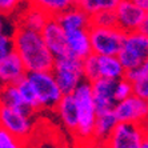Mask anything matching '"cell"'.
<instances>
[{
    "mask_svg": "<svg viewBox=\"0 0 148 148\" xmlns=\"http://www.w3.org/2000/svg\"><path fill=\"white\" fill-rule=\"evenodd\" d=\"M148 76V60H145L141 66L136 67L134 69H130V71H125V75L124 77L128 80V82H136V80L141 79V77H145Z\"/></svg>",
    "mask_w": 148,
    "mask_h": 148,
    "instance_id": "f1b7e54d",
    "label": "cell"
},
{
    "mask_svg": "<svg viewBox=\"0 0 148 148\" xmlns=\"http://www.w3.org/2000/svg\"><path fill=\"white\" fill-rule=\"evenodd\" d=\"M99 79H108L117 82L124 77L125 69L120 64L117 56H97Z\"/></svg>",
    "mask_w": 148,
    "mask_h": 148,
    "instance_id": "d6986e66",
    "label": "cell"
},
{
    "mask_svg": "<svg viewBox=\"0 0 148 148\" xmlns=\"http://www.w3.org/2000/svg\"><path fill=\"white\" fill-rule=\"evenodd\" d=\"M16 87H17V90H19V93H20L21 100H23L25 108H27L31 114H35V112L40 111L38 99H36V95H35V91H34V88H32L29 80L27 79V76L17 83Z\"/></svg>",
    "mask_w": 148,
    "mask_h": 148,
    "instance_id": "7402d4cb",
    "label": "cell"
},
{
    "mask_svg": "<svg viewBox=\"0 0 148 148\" xmlns=\"http://www.w3.org/2000/svg\"><path fill=\"white\" fill-rule=\"evenodd\" d=\"M23 4V0H0V15L12 16Z\"/></svg>",
    "mask_w": 148,
    "mask_h": 148,
    "instance_id": "83f0119b",
    "label": "cell"
},
{
    "mask_svg": "<svg viewBox=\"0 0 148 148\" xmlns=\"http://www.w3.org/2000/svg\"><path fill=\"white\" fill-rule=\"evenodd\" d=\"M83 148H106L104 147V144H97V143H92V144H88L86 145V147Z\"/></svg>",
    "mask_w": 148,
    "mask_h": 148,
    "instance_id": "836d02e7",
    "label": "cell"
},
{
    "mask_svg": "<svg viewBox=\"0 0 148 148\" xmlns=\"http://www.w3.org/2000/svg\"><path fill=\"white\" fill-rule=\"evenodd\" d=\"M117 59L125 71L141 66L145 60H148V36L138 31L125 34Z\"/></svg>",
    "mask_w": 148,
    "mask_h": 148,
    "instance_id": "8992f818",
    "label": "cell"
},
{
    "mask_svg": "<svg viewBox=\"0 0 148 148\" xmlns=\"http://www.w3.org/2000/svg\"><path fill=\"white\" fill-rule=\"evenodd\" d=\"M31 115L27 111L11 108L0 103V125L15 138L25 141L32 134Z\"/></svg>",
    "mask_w": 148,
    "mask_h": 148,
    "instance_id": "52a82bcc",
    "label": "cell"
},
{
    "mask_svg": "<svg viewBox=\"0 0 148 148\" xmlns=\"http://www.w3.org/2000/svg\"><path fill=\"white\" fill-rule=\"evenodd\" d=\"M55 111L66 130L75 135L77 128V112H76V106L72 95H63L60 101L56 104Z\"/></svg>",
    "mask_w": 148,
    "mask_h": 148,
    "instance_id": "e0dca14e",
    "label": "cell"
},
{
    "mask_svg": "<svg viewBox=\"0 0 148 148\" xmlns=\"http://www.w3.org/2000/svg\"><path fill=\"white\" fill-rule=\"evenodd\" d=\"M4 34L3 32V20H1V15H0V35Z\"/></svg>",
    "mask_w": 148,
    "mask_h": 148,
    "instance_id": "d590c367",
    "label": "cell"
},
{
    "mask_svg": "<svg viewBox=\"0 0 148 148\" xmlns=\"http://www.w3.org/2000/svg\"><path fill=\"white\" fill-rule=\"evenodd\" d=\"M27 1L34 7L41 10L49 17L58 16L72 5H75L72 0H27Z\"/></svg>",
    "mask_w": 148,
    "mask_h": 148,
    "instance_id": "ffe728a7",
    "label": "cell"
},
{
    "mask_svg": "<svg viewBox=\"0 0 148 148\" xmlns=\"http://www.w3.org/2000/svg\"><path fill=\"white\" fill-rule=\"evenodd\" d=\"M41 38L47 48L49 49L53 58H62L68 55L66 43V32L62 28V25L58 23L55 17H49L48 21L45 23L44 28L40 32Z\"/></svg>",
    "mask_w": 148,
    "mask_h": 148,
    "instance_id": "8fae6325",
    "label": "cell"
},
{
    "mask_svg": "<svg viewBox=\"0 0 148 148\" xmlns=\"http://www.w3.org/2000/svg\"><path fill=\"white\" fill-rule=\"evenodd\" d=\"M23 1H27V0H23Z\"/></svg>",
    "mask_w": 148,
    "mask_h": 148,
    "instance_id": "ab89813d",
    "label": "cell"
},
{
    "mask_svg": "<svg viewBox=\"0 0 148 148\" xmlns=\"http://www.w3.org/2000/svg\"><path fill=\"white\" fill-rule=\"evenodd\" d=\"M128 1H131L135 5H138L139 8H141L145 14L148 12V0H128Z\"/></svg>",
    "mask_w": 148,
    "mask_h": 148,
    "instance_id": "d6a6232c",
    "label": "cell"
},
{
    "mask_svg": "<svg viewBox=\"0 0 148 148\" xmlns=\"http://www.w3.org/2000/svg\"><path fill=\"white\" fill-rule=\"evenodd\" d=\"M115 84H116V82L108 79H97L91 83L96 114L114 110L115 104H116L114 97Z\"/></svg>",
    "mask_w": 148,
    "mask_h": 148,
    "instance_id": "7c38bea8",
    "label": "cell"
},
{
    "mask_svg": "<svg viewBox=\"0 0 148 148\" xmlns=\"http://www.w3.org/2000/svg\"><path fill=\"white\" fill-rule=\"evenodd\" d=\"M12 41L14 51L20 58L27 73L52 71L55 58L44 44L40 32L29 31L24 28H15L12 34Z\"/></svg>",
    "mask_w": 148,
    "mask_h": 148,
    "instance_id": "6da1fadb",
    "label": "cell"
},
{
    "mask_svg": "<svg viewBox=\"0 0 148 148\" xmlns=\"http://www.w3.org/2000/svg\"><path fill=\"white\" fill-rule=\"evenodd\" d=\"M141 148H148V145H145V144H143V147Z\"/></svg>",
    "mask_w": 148,
    "mask_h": 148,
    "instance_id": "f35d334b",
    "label": "cell"
},
{
    "mask_svg": "<svg viewBox=\"0 0 148 148\" xmlns=\"http://www.w3.org/2000/svg\"><path fill=\"white\" fill-rule=\"evenodd\" d=\"M147 104H148V100H147Z\"/></svg>",
    "mask_w": 148,
    "mask_h": 148,
    "instance_id": "60d3db41",
    "label": "cell"
},
{
    "mask_svg": "<svg viewBox=\"0 0 148 148\" xmlns=\"http://www.w3.org/2000/svg\"><path fill=\"white\" fill-rule=\"evenodd\" d=\"M71 95L73 97L77 112V128L73 136H76L79 144L83 148L93 143V127L96 120V108L93 101L91 83L84 80Z\"/></svg>",
    "mask_w": 148,
    "mask_h": 148,
    "instance_id": "7a4b0ae2",
    "label": "cell"
},
{
    "mask_svg": "<svg viewBox=\"0 0 148 148\" xmlns=\"http://www.w3.org/2000/svg\"><path fill=\"white\" fill-rule=\"evenodd\" d=\"M52 73L63 95H71L86 80L83 73V60L69 53L55 59Z\"/></svg>",
    "mask_w": 148,
    "mask_h": 148,
    "instance_id": "3957f363",
    "label": "cell"
},
{
    "mask_svg": "<svg viewBox=\"0 0 148 148\" xmlns=\"http://www.w3.org/2000/svg\"><path fill=\"white\" fill-rule=\"evenodd\" d=\"M91 27L111 28L116 27V16L115 11H104L91 16Z\"/></svg>",
    "mask_w": 148,
    "mask_h": 148,
    "instance_id": "cb8c5ba5",
    "label": "cell"
},
{
    "mask_svg": "<svg viewBox=\"0 0 148 148\" xmlns=\"http://www.w3.org/2000/svg\"><path fill=\"white\" fill-rule=\"evenodd\" d=\"M138 32H140V34L148 36V12L144 15V17H143V21H141V24H140V27H139Z\"/></svg>",
    "mask_w": 148,
    "mask_h": 148,
    "instance_id": "1f68e13d",
    "label": "cell"
},
{
    "mask_svg": "<svg viewBox=\"0 0 148 148\" xmlns=\"http://www.w3.org/2000/svg\"><path fill=\"white\" fill-rule=\"evenodd\" d=\"M48 19L49 16L47 14L28 3V7L17 14L15 20V28H24L29 31L41 32Z\"/></svg>",
    "mask_w": 148,
    "mask_h": 148,
    "instance_id": "5bb4252c",
    "label": "cell"
},
{
    "mask_svg": "<svg viewBox=\"0 0 148 148\" xmlns=\"http://www.w3.org/2000/svg\"><path fill=\"white\" fill-rule=\"evenodd\" d=\"M0 103L4 104V106H8L11 108H16V110H23V111L29 112L25 108L23 100H21V96H20V93H19L16 84L15 86H3L1 95H0Z\"/></svg>",
    "mask_w": 148,
    "mask_h": 148,
    "instance_id": "603a6c76",
    "label": "cell"
},
{
    "mask_svg": "<svg viewBox=\"0 0 148 148\" xmlns=\"http://www.w3.org/2000/svg\"><path fill=\"white\" fill-rule=\"evenodd\" d=\"M144 144V125L117 123L110 138L104 141L106 148H141Z\"/></svg>",
    "mask_w": 148,
    "mask_h": 148,
    "instance_id": "ba28073f",
    "label": "cell"
},
{
    "mask_svg": "<svg viewBox=\"0 0 148 148\" xmlns=\"http://www.w3.org/2000/svg\"><path fill=\"white\" fill-rule=\"evenodd\" d=\"M117 120L114 115V110L96 114V120H95V127H93V136L92 141L97 144H104V141L110 138L111 132L116 127Z\"/></svg>",
    "mask_w": 148,
    "mask_h": 148,
    "instance_id": "ac0fdd59",
    "label": "cell"
},
{
    "mask_svg": "<svg viewBox=\"0 0 148 148\" xmlns=\"http://www.w3.org/2000/svg\"><path fill=\"white\" fill-rule=\"evenodd\" d=\"M1 90H3V84L0 83V95H1Z\"/></svg>",
    "mask_w": 148,
    "mask_h": 148,
    "instance_id": "74e56055",
    "label": "cell"
},
{
    "mask_svg": "<svg viewBox=\"0 0 148 148\" xmlns=\"http://www.w3.org/2000/svg\"><path fill=\"white\" fill-rule=\"evenodd\" d=\"M27 79L29 80L35 91L40 110H55L56 104L63 97V92L59 88L52 71L41 72H28Z\"/></svg>",
    "mask_w": 148,
    "mask_h": 148,
    "instance_id": "277c9868",
    "label": "cell"
},
{
    "mask_svg": "<svg viewBox=\"0 0 148 148\" xmlns=\"http://www.w3.org/2000/svg\"><path fill=\"white\" fill-rule=\"evenodd\" d=\"M121 0H80L77 7H80L88 16L104 12V11H115Z\"/></svg>",
    "mask_w": 148,
    "mask_h": 148,
    "instance_id": "44dd1931",
    "label": "cell"
},
{
    "mask_svg": "<svg viewBox=\"0 0 148 148\" xmlns=\"http://www.w3.org/2000/svg\"><path fill=\"white\" fill-rule=\"evenodd\" d=\"M11 52H14V41L12 36L5 34L0 35V60L8 56Z\"/></svg>",
    "mask_w": 148,
    "mask_h": 148,
    "instance_id": "4dcf8cb0",
    "label": "cell"
},
{
    "mask_svg": "<svg viewBox=\"0 0 148 148\" xmlns=\"http://www.w3.org/2000/svg\"><path fill=\"white\" fill-rule=\"evenodd\" d=\"M67 51L69 55L84 60L92 53L91 52V43L88 36V29H79V31L66 32Z\"/></svg>",
    "mask_w": 148,
    "mask_h": 148,
    "instance_id": "2e32d148",
    "label": "cell"
},
{
    "mask_svg": "<svg viewBox=\"0 0 148 148\" xmlns=\"http://www.w3.org/2000/svg\"><path fill=\"white\" fill-rule=\"evenodd\" d=\"M55 19L62 25L64 32L88 29L91 27V17L77 5H72L67 11L55 16Z\"/></svg>",
    "mask_w": 148,
    "mask_h": 148,
    "instance_id": "9a60e30c",
    "label": "cell"
},
{
    "mask_svg": "<svg viewBox=\"0 0 148 148\" xmlns=\"http://www.w3.org/2000/svg\"><path fill=\"white\" fill-rule=\"evenodd\" d=\"M25 76L27 71L15 51L0 60V83L3 86H15Z\"/></svg>",
    "mask_w": 148,
    "mask_h": 148,
    "instance_id": "4fadbf2b",
    "label": "cell"
},
{
    "mask_svg": "<svg viewBox=\"0 0 148 148\" xmlns=\"http://www.w3.org/2000/svg\"><path fill=\"white\" fill-rule=\"evenodd\" d=\"M0 148H24V141L15 138L0 125Z\"/></svg>",
    "mask_w": 148,
    "mask_h": 148,
    "instance_id": "4316f807",
    "label": "cell"
},
{
    "mask_svg": "<svg viewBox=\"0 0 148 148\" xmlns=\"http://www.w3.org/2000/svg\"><path fill=\"white\" fill-rule=\"evenodd\" d=\"M83 73L86 82L92 83L99 79V72H97V56L91 53L88 58L83 60Z\"/></svg>",
    "mask_w": 148,
    "mask_h": 148,
    "instance_id": "d4e9b609",
    "label": "cell"
},
{
    "mask_svg": "<svg viewBox=\"0 0 148 148\" xmlns=\"http://www.w3.org/2000/svg\"><path fill=\"white\" fill-rule=\"evenodd\" d=\"M132 92L135 96L143 100H148V76L132 83Z\"/></svg>",
    "mask_w": 148,
    "mask_h": 148,
    "instance_id": "f546056e",
    "label": "cell"
},
{
    "mask_svg": "<svg viewBox=\"0 0 148 148\" xmlns=\"http://www.w3.org/2000/svg\"><path fill=\"white\" fill-rule=\"evenodd\" d=\"M144 144L148 145V124L144 125Z\"/></svg>",
    "mask_w": 148,
    "mask_h": 148,
    "instance_id": "e575fe53",
    "label": "cell"
},
{
    "mask_svg": "<svg viewBox=\"0 0 148 148\" xmlns=\"http://www.w3.org/2000/svg\"><path fill=\"white\" fill-rule=\"evenodd\" d=\"M88 36L91 43V52L96 56H117L123 47L125 34L117 27L101 28L90 27Z\"/></svg>",
    "mask_w": 148,
    "mask_h": 148,
    "instance_id": "5b68a950",
    "label": "cell"
},
{
    "mask_svg": "<svg viewBox=\"0 0 148 148\" xmlns=\"http://www.w3.org/2000/svg\"><path fill=\"white\" fill-rule=\"evenodd\" d=\"M134 92H132V83L128 82L125 77L117 80L116 84H115V91H114V97L115 101H121V100L128 99L130 96H132Z\"/></svg>",
    "mask_w": 148,
    "mask_h": 148,
    "instance_id": "484cf974",
    "label": "cell"
},
{
    "mask_svg": "<svg viewBox=\"0 0 148 148\" xmlns=\"http://www.w3.org/2000/svg\"><path fill=\"white\" fill-rule=\"evenodd\" d=\"M114 115L117 123H132L147 125L148 124V104L147 100L130 96L128 99L117 101L114 107Z\"/></svg>",
    "mask_w": 148,
    "mask_h": 148,
    "instance_id": "9c48e42d",
    "label": "cell"
},
{
    "mask_svg": "<svg viewBox=\"0 0 148 148\" xmlns=\"http://www.w3.org/2000/svg\"><path fill=\"white\" fill-rule=\"evenodd\" d=\"M72 1H73V4H75V5H77V3H79L80 0H72Z\"/></svg>",
    "mask_w": 148,
    "mask_h": 148,
    "instance_id": "8d00e7d4",
    "label": "cell"
},
{
    "mask_svg": "<svg viewBox=\"0 0 148 148\" xmlns=\"http://www.w3.org/2000/svg\"><path fill=\"white\" fill-rule=\"evenodd\" d=\"M145 12L128 0H121L115 10L116 27L124 34L136 32L140 27Z\"/></svg>",
    "mask_w": 148,
    "mask_h": 148,
    "instance_id": "30bf717a",
    "label": "cell"
}]
</instances>
